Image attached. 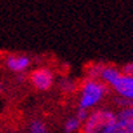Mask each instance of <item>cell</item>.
Wrapping results in <instances>:
<instances>
[{"mask_svg":"<svg viewBox=\"0 0 133 133\" xmlns=\"http://www.w3.org/2000/svg\"><path fill=\"white\" fill-rule=\"evenodd\" d=\"M109 87H107L100 80H91L85 79L79 85V100H77V107L93 110L98 108V105L103 103V100L108 96Z\"/></svg>","mask_w":133,"mask_h":133,"instance_id":"6da1fadb","label":"cell"},{"mask_svg":"<svg viewBox=\"0 0 133 133\" xmlns=\"http://www.w3.org/2000/svg\"><path fill=\"white\" fill-rule=\"evenodd\" d=\"M4 65L8 71L14 72L15 75L25 73L31 66V59L23 53H9L4 57Z\"/></svg>","mask_w":133,"mask_h":133,"instance_id":"277c9868","label":"cell"},{"mask_svg":"<svg viewBox=\"0 0 133 133\" xmlns=\"http://www.w3.org/2000/svg\"><path fill=\"white\" fill-rule=\"evenodd\" d=\"M113 103H115V104H116L120 109L133 107V103L128 101V100H125V98H123V97H118V96H116V95H115V97H113Z\"/></svg>","mask_w":133,"mask_h":133,"instance_id":"4fadbf2b","label":"cell"},{"mask_svg":"<svg viewBox=\"0 0 133 133\" xmlns=\"http://www.w3.org/2000/svg\"><path fill=\"white\" fill-rule=\"evenodd\" d=\"M15 80H16L17 84H23V83H25V81L28 80V75H27V72H25V73H17V75H15Z\"/></svg>","mask_w":133,"mask_h":133,"instance_id":"2e32d148","label":"cell"},{"mask_svg":"<svg viewBox=\"0 0 133 133\" xmlns=\"http://www.w3.org/2000/svg\"><path fill=\"white\" fill-rule=\"evenodd\" d=\"M105 63H91L85 68V79L91 80H100V75L104 69Z\"/></svg>","mask_w":133,"mask_h":133,"instance_id":"ba28073f","label":"cell"},{"mask_svg":"<svg viewBox=\"0 0 133 133\" xmlns=\"http://www.w3.org/2000/svg\"><path fill=\"white\" fill-rule=\"evenodd\" d=\"M112 91L116 96L133 103V77L123 75L118 79V81L112 87Z\"/></svg>","mask_w":133,"mask_h":133,"instance_id":"5b68a950","label":"cell"},{"mask_svg":"<svg viewBox=\"0 0 133 133\" xmlns=\"http://www.w3.org/2000/svg\"><path fill=\"white\" fill-rule=\"evenodd\" d=\"M59 88L61 92L66 95H71V93H75L76 91H79V85L71 77H61L59 80Z\"/></svg>","mask_w":133,"mask_h":133,"instance_id":"9c48e42d","label":"cell"},{"mask_svg":"<svg viewBox=\"0 0 133 133\" xmlns=\"http://www.w3.org/2000/svg\"><path fill=\"white\" fill-rule=\"evenodd\" d=\"M28 81L35 89L44 92V91L51 89L52 85L55 84V75L49 68L41 66V68L33 69L28 75Z\"/></svg>","mask_w":133,"mask_h":133,"instance_id":"3957f363","label":"cell"},{"mask_svg":"<svg viewBox=\"0 0 133 133\" xmlns=\"http://www.w3.org/2000/svg\"><path fill=\"white\" fill-rule=\"evenodd\" d=\"M80 129H81V123L76 118L75 115L68 117L64 121V124H63V132L64 133H76V132H79Z\"/></svg>","mask_w":133,"mask_h":133,"instance_id":"30bf717a","label":"cell"},{"mask_svg":"<svg viewBox=\"0 0 133 133\" xmlns=\"http://www.w3.org/2000/svg\"><path fill=\"white\" fill-rule=\"evenodd\" d=\"M29 133H49V129L43 120L35 118L29 123Z\"/></svg>","mask_w":133,"mask_h":133,"instance_id":"7c38bea8","label":"cell"},{"mask_svg":"<svg viewBox=\"0 0 133 133\" xmlns=\"http://www.w3.org/2000/svg\"><path fill=\"white\" fill-rule=\"evenodd\" d=\"M116 120L128 127L129 132L133 133V107L118 109L116 112Z\"/></svg>","mask_w":133,"mask_h":133,"instance_id":"52a82bcc","label":"cell"},{"mask_svg":"<svg viewBox=\"0 0 133 133\" xmlns=\"http://www.w3.org/2000/svg\"><path fill=\"white\" fill-rule=\"evenodd\" d=\"M101 133H130V132H129V129H128V127L125 124H123V123H120V121L115 120L112 124L107 125L101 130Z\"/></svg>","mask_w":133,"mask_h":133,"instance_id":"8fae6325","label":"cell"},{"mask_svg":"<svg viewBox=\"0 0 133 133\" xmlns=\"http://www.w3.org/2000/svg\"><path fill=\"white\" fill-rule=\"evenodd\" d=\"M3 91H4V84L3 81H0V93H3Z\"/></svg>","mask_w":133,"mask_h":133,"instance_id":"e0dca14e","label":"cell"},{"mask_svg":"<svg viewBox=\"0 0 133 133\" xmlns=\"http://www.w3.org/2000/svg\"><path fill=\"white\" fill-rule=\"evenodd\" d=\"M116 120V112L109 108H96L91 110L81 124V133H101V130Z\"/></svg>","mask_w":133,"mask_h":133,"instance_id":"7a4b0ae2","label":"cell"},{"mask_svg":"<svg viewBox=\"0 0 133 133\" xmlns=\"http://www.w3.org/2000/svg\"><path fill=\"white\" fill-rule=\"evenodd\" d=\"M121 76H123V73H121L120 68H117L116 65H112V64H105L101 75H100V81H103L107 87L112 88L118 81Z\"/></svg>","mask_w":133,"mask_h":133,"instance_id":"8992f818","label":"cell"},{"mask_svg":"<svg viewBox=\"0 0 133 133\" xmlns=\"http://www.w3.org/2000/svg\"><path fill=\"white\" fill-rule=\"evenodd\" d=\"M88 115H89V110H87V109H83V108H79V107L76 108V113H75V116H76V118L79 120L81 124H83L84 121L87 120Z\"/></svg>","mask_w":133,"mask_h":133,"instance_id":"5bb4252c","label":"cell"},{"mask_svg":"<svg viewBox=\"0 0 133 133\" xmlns=\"http://www.w3.org/2000/svg\"><path fill=\"white\" fill-rule=\"evenodd\" d=\"M121 73L125 76H132L133 77V61H129L128 64H125L121 68Z\"/></svg>","mask_w":133,"mask_h":133,"instance_id":"9a60e30c","label":"cell"}]
</instances>
